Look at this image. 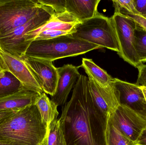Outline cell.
I'll return each instance as SVG.
<instances>
[{
	"label": "cell",
	"instance_id": "26",
	"mask_svg": "<svg viewBox=\"0 0 146 145\" xmlns=\"http://www.w3.org/2000/svg\"><path fill=\"white\" fill-rule=\"evenodd\" d=\"M138 69L139 75L136 84L146 87V65H142Z\"/></svg>",
	"mask_w": 146,
	"mask_h": 145
},
{
	"label": "cell",
	"instance_id": "2",
	"mask_svg": "<svg viewBox=\"0 0 146 145\" xmlns=\"http://www.w3.org/2000/svg\"><path fill=\"white\" fill-rule=\"evenodd\" d=\"M48 133V127L33 104L16 112L0 124V143L42 145Z\"/></svg>",
	"mask_w": 146,
	"mask_h": 145
},
{
	"label": "cell",
	"instance_id": "7",
	"mask_svg": "<svg viewBox=\"0 0 146 145\" xmlns=\"http://www.w3.org/2000/svg\"><path fill=\"white\" fill-rule=\"evenodd\" d=\"M110 18L118 43L117 54L138 69L144 64L140 60L135 49V32L137 24L131 18L118 13H114Z\"/></svg>",
	"mask_w": 146,
	"mask_h": 145
},
{
	"label": "cell",
	"instance_id": "29",
	"mask_svg": "<svg viewBox=\"0 0 146 145\" xmlns=\"http://www.w3.org/2000/svg\"><path fill=\"white\" fill-rule=\"evenodd\" d=\"M135 145H146V129L141 133V134L135 142Z\"/></svg>",
	"mask_w": 146,
	"mask_h": 145
},
{
	"label": "cell",
	"instance_id": "24",
	"mask_svg": "<svg viewBox=\"0 0 146 145\" xmlns=\"http://www.w3.org/2000/svg\"><path fill=\"white\" fill-rule=\"evenodd\" d=\"M43 6L51 8L56 14H61L66 12V0H38Z\"/></svg>",
	"mask_w": 146,
	"mask_h": 145
},
{
	"label": "cell",
	"instance_id": "8",
	"mask_svg": "<svg viewBox=\"0 0 146 145\" xmlns=\"http://www.w3.org/2000/svg\"><path fill=\"white\" fill-rule=\"evenodd\" d=\"M108 118L118 131L135 143L146 129V119L122 106L119 105Z\"/></svg>",
	"mask_w": 146,
	"mask_h": 145
},
{
	"label": "cell",
	"instance_id": "16",
	"mask_svg": "<svg viewBox=\"0 0 146 145\" xmlns=\"http://www.w3.org/2000/svg\"><path fill=\"white\" fill-rule=\"evenodd\" d=\"M100 0H66V12L80 22L92 18L98 13Z\"/></svg>",
	"mask_w": 146,
	"mask_h": 145
},
{
	"label": "cell",
	"instance_id": "23",
	"mask_svg": "<svg viewBox=\"0 0 146 145\" xmlns=\"http://www.w3.org/2000/svg\"><path fill=\"white\" fill-rule=\"evenodd\" d=\"M112 2L115 8V12L122 14H139L135 8L134 0L112 1Z\"/></svg>",
	"mask_w": 146,
	"mask_h": 145
},
{
	"label": "cell",
	"instance_id": "25",
	"mask_svg": "<svg viewBox=\"0 0 146 145\" xmlns=\"http://www.w3.org/2000/svg\"><path fill=\"white\" fill-rule=\"evenodd\" d=\"M72 32L66 31L47 29L39 32L34 38L35 40H46L61 36L72 35Z\"/></svg>",
	"mask_w": 146,
	"mask_h": 145
},
{
	"label": "cell",
	"instance_id": "1",
	"mask_svg": "<svg viewBox=\"0 0 146 145\" xmlns=\"http://www.w3.org/2000/svg\"><path fill=\"white\" fill-rule=\"evenodd\" d=\"M108 119L93 101L88 77L81 75L60 118L67 145H107Z\"/></svg>",
	"mask_w": 146,
	"mask_h": 145
},
{
	"label": "cell",
	"instance_id": "10",
	"mask_svg": "<svg viewBox=\"0 0 146 145\" xmlns=\"http://www.w3.org/2000/svg\"><path fill=\"white\" fill-rule=\"evenodd\" d=\"M119 105L125 106L146 119V100L140 86L113 78Z\"/></svg>",
	"mask_w": 146,
	"mask_h": 145
},
{
	"label": "cell",
	"instance_id": "15",
	"mask_svg": "<svg viewBox=\"0 0 146 145\" xmlns=\"http://www.w3.org/2000/svg\"><path fill=\"white\" fill-rule=\"evenodd\" d=\"M40 94L23 87L14 93L0 97V111H18L35 104Z\"/></svg>",
	"mask_w": 146,
	"mask_h": 145
},
{
	"label": "cell",
	"instance_id": "30",
	"mask_svg": "<svg viewBox=\"0 0 146 145\" xmlns=\"http://www.w3.org/2000/svg\"><path fill=\"white\" fill-rule=\"evenodd\" d=\"M17 111H0V124Z\"/></svg>",
	"mask_w": 146,
	"mask_h": 145
},
{
	"label": "cell",
	"instance_id": "19",
	"mask_svg": "<svg viewBox=\"0 0 146 145\" xmlns=\"http://www.w3.org/2000/svg\"><path fill=\"white\" fill-rule=\"evenodd\" d=\"M23 87L10 72L4 70L0 71V97L14 93Z\"/></svg>",
	"mask_w": 146,
	"mask_h": 145
},
{
	"label": "cell",
	"instance_id": "9",
	"mask_svg": "<svg viewBox=\"0 0 146 145\" xmlns=\"http://www.w3.org/2000/svg\"><path fill=\"white\" fill-rule=\"evenodd\" d=\"M45 93L50 96L55 93L58 80L57 68L53 61L25 56L22 58Z\"/></svg>",
	"mask_w": 146,
	"mask_h": 145
},
{
	"label": "cell",
	"instance_id": "28",
	"mask_svg": "<svg viewBox=\"0 0 146 145\" xmlns=\"http://www.w3.org/2000/svg\"><path fill=\"white\" fill-rule=\"evenodd\" d=\"M135 8L139 14L146 15V0H134Z\"/></svg>",
	"mask_w": 146,
	"mask_h": 145
},
{
	"label": "cell",
	"instance_id": "20",
	"mask_svg": "<svg viewBox=\"0 0 146 145\" xmlns=\"http://www.w3.org/2000/svg\"><path fill=\"white\" fill-rule=\"evenodd\" d=\"M46 145H67L60 118L53 121L49 126Z\"/></svg>",
	"mask_w": 146,
	"mask_h": 145
},
{
	"label": "cell",
	"instance_id": "13",
	"mask_svg": "<svg viewBox=\"0 0 146 145\" xmlns=\"http://www.w3.org/2000/svg\"><path fill=\"white\" fill-rule=\"evenodd\" d=\"M79 67L72 64L64 65L57 68L58 80L55 93L51 100L57 106L66 104L68 95L80 76Z\"/></svg>",
	"mask_w": 146,
	"mask_h": 145
},
{
	"label": "cell",
	"instance_id": "3",
	"mask_svg": "<svg viewBox=\"0 0 146 145\" xmlns=\"http://www.w3.org/2000/svg\"><path fill=\"white\" fill-rule=\"evenodd\" d=\"M100 46L89 43L70 35L46 40H35L31 43L25 56L54 61L59 59L84 54Z\"/></svg>",
	"mask_w": 146,
	"mask_h": 145
},
{
	"label": "cell",
	"instance_id": "33",
	"mask_svg": "<svg viewBox=\"0 0 146 145\" xmlns=\"http://www.w3.org/2000/svg\"><path fill=\"white\" fill-rule=\"evenodd\" d=\"M143 17H145V18H146V15H145V16H143Z\"/></svg>",
	"mask_w": 146,
	"mask_h": 145
},
{
	"label": "cell",
	"instance_id": "32",
	"mask_svg": "<svg viewBox=\"0 0 146 145\" xmlns=\"http://www.w3.org/2000/svg\"><path fill=\"white\" fill-rule=\"evenodd\" d=\"M0 145H8L4 144H1V143H0ZM42 145H46V139H45V141H44V142L43 144Z\"/></svg>",
	"mask_w": 146,
	"mask_h": 145
},
{
	"label": "cell",
	"instance_id": "11",
	"mask_svg": "<svg viewBox=\"0 0 146 145\" xmlns=\"http://www.w3.org/2000/svg\"><path fill=\"white\" fill-rule=\"evenodd\" d=\"M0 67L13 74L25 88L39 94L44 93L35 77L24 62L0 48Z\"/></svg>",
	"mask_w": 146,
	"mask_h": 145
},
{
	"label": "cell",
	"instance_id": "21",
	"mask_svg": "<svg viewBox=\"0 0 146 145\" xmlns=\"http://www.w3.org/2000/svg\"><path fill=\"white\" fill-rule=\"evenodd\" d=\"M106 137L107 145H135L134 142L123 135L112 125L109 118Z\"/></svg>",
	"mask_w": 146,
	"mask_h": 145
},
{
	"label": "cell",
	"instance_id": "4",
	"mask_svg": "<svg viewBox=\"0 0 146 145\" xmlns=\"http://www.w3.org/2000/svg\"><path fill=\"white\" fill-rule=\"evenodd\" d=\"M73 37L119 52V47L110 18L98 13L93 18L82 21L74 29Z\"/></svg>",
	"mask_w": 146,
	"mask_h": 145
},
{
	"label": "cell",
	"instance_id": "12",
	"mask_svg": "<svg viewBox=\"0 0 146 145\" xmlns=\"http://www.w3.org/2000/svg\"><path fill=\"white\" fill-rule=\"evenodd\" d=\"M88 79L89 91L94 103L101 113L108 116L120 105L112 82L108 86L103 87L91 78Z\"/></svg>",
	"mask_w": 146,
	"mask_h": 145
},
{
	"label": "cell",
	"instance_id": "27",
	"mask_svg": "<svg viewBox=\"0 0 146 145\" xmlns=\"http://www.w3.org/2000/svg\"><path fill=\"white\" fill-rule=\"evenodd\" d=\"M123 15L131 18L137 24L146 30V18L140 14H125Z\"/></svg>",
	"mask_w": 146,
	"mask_h": 145
},
{
	"label": "cell",
	"instance_id": "31",
	"mask_svg": "<svg viewBox=\"0 0 146 145\" xmlns=\"http://www.w3.org/2000/svg\"><path fill=\"white\" fill-rule=\"evenodd\" d=\"M141 87L142 91H143V93H144V95H145V98L146 100V87Z\"/></svg>",
	"mask_w": 146,
	"mask_h": 145
},
{
	"label": "cell",
	"instance_id": "18",
	"mask_svg": "<svg viewBox=\"0 0 146 145\" xmlns=\"http://www.w3.org/2000/svg\"><path fill=\"white\" fill-rule=\"evenodd\" d=\"M80 67L84 69L88 78L102 87L110 85L113 80V78L106 71L98 66L91 59L82 58V63Z\"/></svg>",
	"mask_w": 146,
	"mask_h": 145
},
{
	"label": "cell",
	"instance_id": "14",
	"mask_svg": "<svg viewBox=\"0 0 146 145\" xmlns=\"http://www.w3.org/2000/svg\"><path fill=\"white\" fill-rule=\"evenodd\" d=\"M81 22L68 12L61 14L55 13L52 18L46 24L36 30L28 32L25 36V44L28 48L35 37L39 33L47 29L59 30L74 32L76 26Z\"/></svg>",
	"mask_w": 146,
	"mask_h": 145
},
{
	"label": "cell",
	"instance_id": "22",
	"mask_svg": "<svg viewBox=\"0 0 146 145\" xmlns=\"http://www.w3.org/2000/svg\"><path fill=\"white\" fill-rule=\"evenodd\" d=\"M135 46L137 54L142 63L146 62V30L137 24L135 32Z\"/></svg>",
	"mask_w": 146,
	"mask_h": 145
},
{
	"label": "cell",
	"instance_id": "6",
	"mask_svg": "<svg viewBox=\"0 0 146 145\" xmlns=\"http://www.w3.org/2000/svg\"><path fill=\"white\" fill-rule=\"evenodd\" d=\"M54 13L51 8L43 6L39 13L28 22L0 36V48L15 57L23 58L27 50L25 35L46 24Z\"/></svg>",
	"mask_w": 146,
	"mask_h": 145
},
{
	"label": "cell",
	"instance_id": "17",
	"mask_svg": "<svg viewBox=\"0 0 146 145\" xmlns=\"http://www.w3.org/2000/svg\"><path fill=\"white\" fill-rule=\"evenodd\" d=\"M35 104L40 112L43 122L48 128L50 123L57 119L59 114L57 110L58 106L44 93L40 94Z\"/></svg>",
	"mask_w": 146,
	"mask_h": 145
},
{
	"label": "cell",
	"instance_id": "34",
	"mask_svg": "<svg viewBox=\"0 0 146 145\" xmlns=\"http://www.w3.org/2000/svg\"><path fill=\"white\" fill-rule=\"evenodd\" d=\"M1 67H0V71L1 70Z\"/></svg>",
	"mask_w": 146,
	"mask_h": 145
},
{
	"label": "cell",
	"instance_id": "5",
	"mask_svg": "<svg viewBox=\"0 0 146 145\" xmlns=\"http://www.w3.org/2000/svg\"><path fill=\"white\" fill-rule=\"evenodd\" d=\"M42 7L38 0H0V36L28 22Z\"/></svg>",
	"mask_w": 146,
	"mask_h": 145
}]
</instances>
